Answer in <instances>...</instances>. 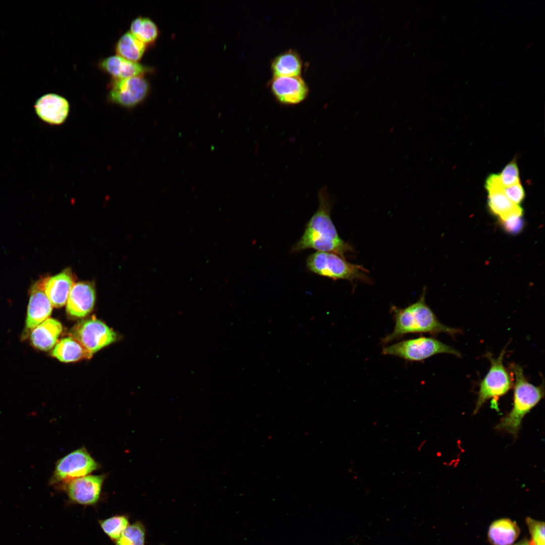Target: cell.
I'll list each match as a JSON object with an SVG mask.
<instances>
[{
	"mask_svg": "<svg viewBox=\"0 0 545 545\" xmlns=\"http://www.w3.org/2000/svg\"><path fill=\"white\" fill-rule=\"evenodd\" d=\"M95 300L94 287L91 283L80 282L75 284L70 292L66 310L71 316L83 317L92 310Z\"/></svg>",
	"mask_w": 545,
	"mask_h": 545,
	"instance_id": "9a60e30c",
	"label": "cell"
},
{
	"mask_svg": "<svg viewBox=\"0 0 545 545\" xmlns=\"http://www.w3.org/2000/svg\"><path fill=\"white\" fill-rule=\"evenodd\" d=\"M520 529L515 521L502 518L489 526L488 539L493 545H511L518 537Z\"/></svg>",
	"mask_w": 545,
	"mask_h": 545,
	"instance_id": "d6986e66",
	"label": "cell"
},
{
	"mask_svg": "<svg viewBox=\"0 0 545 545\" xmlns=\"http://www.w3.org/2000/svg\"><path fill=\"white\" fill-rule=\"evenodd\" d=\"M107 100L126 109L134 108L147 96L150 89L143 75L125 79H113L110 84Z\"/></svg>",
	"mask_w": 545,
	"mask_h": 545,
	"instance_id": "ba28073f",
	"label": "cell"
},
{
	"mask_svg": "<svg viewBox=\"0 0 545 545\" xmlns=\"http://www.w3.org/2000/svg\"><path fill=\"white\" fill-rule=\"evenodd\" d=\"M34 110L39 118L50 125H60L67 120L70 111L68 101L64 97L48 93L36 101Z\"/></svg>",
	"mask_w": 545,
	"mask_h": 545,
	"instance_id": "5bb4252c",
	"label": "cell"
},
{
	"mask_svg": "<svg viewBox=\"0 0 545 545\" xmlns=\"http://www.w3.org/2000/svg\"><path fill=\"white\" fill-rule=\"evenodd\" d=\"M75 280L69 268L53 276L47 277L44 291L52 306L60 308L67 303Z\"/></svg>",
	"mask_w": 545,
	"mask_h": 545,
	"instance_id": "2e32d148",
	"label": "cell"
},
{
	"mask_svg": "<svg viewBox=\"0 0 545 545\" xmlns=\"http://www.w3.org/2000/svg\"><path fill=\"white\" fill-rule=\"evenodd\" d=\"M71 336L92 354L117 339L116 334L111 329L93 317L76 324Z\"/></svg>",
	"mask_w": 545,
	"mask_h": 545,
	"instance_id": "9c48e42d",
	"label": "cell"
},
{
	"mask_svg": "<svg viewBox=\"0 0 545 545\" xmlns=\"http://www.w3.org/2000/svg\"><path fill=\"white\" fill-rule=\"evenodd\" d=\"M98 66L113 79H125L143 75L151 69L138 62L131 61L118 55L111 56L101 60Z\"/></svg>",
	"mask_w": 545,
	"mask_h": 545,
	"instance_id": "e0dca14e",
	"label": "cell"
},
{
	"mask_svg": "<svg viewBox=\"0 0 545 545\" xmlns=\"http://www.w3.org/2000/svg\"><path fill=\"white\" fill-rule=\"evenodd\" d=\"M302 69L301 57L292 49L279 54L271 63V70L274 77L299 76Z\"/></svg>",
	"mask_w": 545,
	"mask_h": 545,
	"instance_id": "44dd1931",
	"label": "cell"
},
{
	"mask_svg": "<svg viewBox=\"0 0 545 545\" xmlns=\"http://www.w3.org/2000/svg\"><path fill=\"white\" fill-rule=\"evenodd\" d=\"M485 188L488 193L490 211L502 221L514 215H522L523 209L506 196L498 174H490L486 179Z\"/></svg>",
	"mask_w": 545,
	"mask_h": 545,
	"instance_id": "8fae6325",
	"label": "cell"
},
{
	"mask_svg": "<svg viewBox=\"0 0 545 545\" xmlns=\"http://www.w3.org/2000/svg\"><path fill=\"white\" fill-rule=\"evenodd\" d=\"M270 90L279 103L295 105L304 100L309 93L308 87L300 76L274 77Z\"/></svg>",
	"mask_w": 545,
	"mask_h": 545,
	"instance_id": "7c38bea8",
	"label": "cell"
},
{
	"mask_svg": "<svg viewBox=\"0 0 545 545\" xmlns=\"http://www.w3.org/2000/svg\"><path fill=\"white\" fill-rule=\"evenodd\" d=\"M526 522L532 537L530 545H545L544 522L527 517Z\"/></svg>",
	"mask_w": 545,
	"mask_h": 545,
	"instance_id": "484cf974",
	"label": "cell"
},
{
	"mask_svg": "<svg viewBox=\"0 0 545 545\" xmlns=\"http://www.w3.org/2000/svg\"><path fill=\"white\" fill-rule=\"evenodd\" d=\"M384 355L393 356L408 362H421L439 354H452L461 357V353L433 337L420 336L403 340L395 343L384 346L382 350Z\"/></svg>",
	"mask_w": 545,
	"mask_h": 545,
	"instance_id": "5b68a950",
	"label": "cell"
},
{
	"mask_svg": "<svg viewBox=\"0 0 545 545\" xmlns=\"http://www.w3.org/2000/svg\"><path fill=\"white\" fill-rule=\"evenodd\" d=\"M318 196V208L307 223L300 239L292 246L291 252L313 249L320 252H333L344 257L346 253L352 251V248L339 236L332 220V201L326 187L319 190Z\"/></svg>",
	"mask_w": 545,
	"mask_h": 545,
	"instance_id": "6da1fadb",
	"label": "cell"
},
{
	"mask_svg": "<svg viewBox=\"0 0 545 545\" xmlns=\"http://www.w3.org/2000/svg\"><path fill=\"white\" fill-rule=\"evenodd\" d=\"M104 477L103 475H86L72 479L63 487L69 499L81 505H92L98 500Z\"/></svg>",
	"mask_w": 545,
	"mask_h": 545,
	"instance_id": "4fadbf2b",
	"label": "cell"
},
{
	"mask_svg": "<svg viewBox=\"0 0 545 545\" xmlns=\"http://www.w3.org/2000/svg\"><path fill=\"white\" fill-rule=\"evenodd\" d=\"M499 176L504 187L520 182L519 169L515 159L506 166Z\"/></svg>",
	"mask_w": 545,
	"mask_h": 545,
	"instance_id": "4316f807",
	"label": "cell"
},
{
	"mask_svg": "<svg viewBox=\"0 0 545 545\" xmlns=\"http://www.w3.org/2000/svg\"><path fill=\"white\" fill-rule=\"evenodd\" d=\"M390 312L394 326L393 331L381 339L380 343L384 345L401 339L408 334L435 335L446 333L454 336L462 332L459 329L448 326L439 320L425 302V290L416 302L404 308L392 306Z\"/></svg>",
	"mask_w": 545,
	"mask_h": 545,
	"instance_id": "7a4b0ae2",
	"label": "cell"
},
{
	"mask_svg": "<svg viewBox=\"0 0 545 545\" xmlns=\"http://www.w3.org/2000/svg\"><path fill=\"white\" fill-rule=\"evenodd\" d=\"M52 355L63 362L90 359L92 354L72 336L62 339L56 345Z\"/></svg>",
	"mask_w": 545,
	"mask_h": 545,
	"instance_id": "ffe728a7",
	"label": "cell"
},
{
	"mask_svg": "<svg viewBox=\"0 0 545 545\" xmlns=\"http://www.w3.org/2000/svg\"><path fill=\"white\" fill-rule=\"evenodd\" d=\"M425 443V440H424V441H422L419 444V445L417 447V450L418 452H420L421 451V449H422L423 446L424 445Z\"/></svg>",
	"mask_w": 545,
	"mask_h": 545,
	"instance_id": "4dcf8cb0",
	"label": "cell"
},
{
	"mask_svg": "<svg viewBox=\"0 0 545 545\" xmlns=\"http://www.w3.org/2000/svg\"><path fill=\"white\" fill-rule=\"evenodd\" d=\"M376 424H377V423L375 421L372 423V425H373L374 426H375Z\"/></svg>",
	"mask_w": 545,
	"mask_h": 545,
	"instance_id": "1f68e13d",
	"label": "cell"
},
{
	"mask_svg": "<svg viewBox=\"0 0 545 545\" xmlns=\"http://www.w3.org/2000/svg\"><path fill=\"white\" fill-rule=\"evenodd\" d=\"M130 32L146 45L153 43L159 34L155 23L150 18L142 16H139L132 21Z\"/></svg>",
	"mask_w": 545,
	"mask_h": 545,
	"instance_id": "603a6c76",
	"label": "cell"
},
{
	"mask_svg": "<svg viewBox=\"0 0 545 545\" xmlns=\"http://www.w3.org/2000/svg\"><path fill=\"white\" fill-rule=\"evenodd\" d=\"M129 525L128 520L124 516H116L100 522L104 532L112 539L117 540Z\"/></svg>",
	"mask_w": 545,
	"mask_h": 545,
	"instance_id": "d4e9b609",
	"label": "cell"
},
{
	"mask_svg": "<svg viewBox=\"0 0 545 545\" xmlns=\"http://www.w3.org/2000/svg\"><path fill=\"white\" fill-rule=\"evenodd\" d=\"M511 368L515 380L513 407L510 412L502 418L496 429L516 437L523 417L543 397L544 386L543 384L536 386L530 383L520 365L513 363Z\"/></svg>",
	"mask_w": 545,
	"mask_h": 545,
	"instance_id": "3957f363",
	"label": "cell"
},
{
	"mask_svg": "<svg viewBox=\"0 0 545 545\" xmlns=\"http://www.w3.org/2000/svg\"><path fill=\"white\" fill-rule=\"evenodd\" d=\"M145 531L139 523H135L128 527L117 539L116 545H144Z\"/></svg>",
	"mask_w": 545,
	"mask_h": 545,
	"instance_id": "cb8c5ba5",
	"label": "cell"
},
{
	"mask_svg": "<svg viewBox=\"0 0 545 545\" xmlns=\"http://www.w3.org/2000/svg\"><path fill=\"white\" fill-rule=\"evenodd\" d=\"M146 45L131 33L127 32L118 40L115 46L117 55L126 60L137 62L142 57Z\"/></svg>",
	"mask_w": 545,
	"mask_h": 545,
	"instance_id": "7402d4cb",
	"label": "cell"
},
{
	"mask_svg": "<svg viewBox=\"0 0 545 545\" xmlns=\"http://www.w3.org/2000/svg\"><path fill=\"white\" fill-rule=\"evenodd\" d=\"M309 270L334 280H360L367 282V270L363 266L348 262L344 257L328 252H315L306 261Z\"/></svg>",
	"mask_w": 545,
	"mask_h": 545,
	"instance_id": "277c9868",
	"label": "cell"
},
{
	"mask_svg": "<svg viewBox=\"0 0 545 545\" xmlns=\"http://www.w3.org/2000/svg\"><path fill=\"white\" fill-rule=\"evenodd\" d=\"M62 331V325L58 320L47 318L31 332L30 343L36 349L49 350L56 345Z\"/></svg>",
	"mask_w": 545,
	"mask_h": 545,
	"instance_id": "ac0fdd59",
	"label": "cell"
},
{
	"mask_svg": "<svg viewBox=\"0 0 545 545\" xmlns=\"http://www.w3.org/2000/svg\"><path fill=\"white\" fill-rule=\"evenodd\" d=\"M514 545H530L529 541L524 539Z\"/></svg>",
	"mask_w": 545,
	"mask_h": 545,
	"instance_id": "f546056e",
	"label": "cell"
},
{
	"mask_svg": "<svg viewBox=\"0 0 545 545\" xmlns=\"http://www.w3.org/2000/svg\"><path fill=\"white\" fill-rule=\"evenodd\" d=\"M506 348L495 358L490 353L485 354L490 366L485 377L481 381L478 398L474 412L476 413L489 399H498L506 394L512 388V377L503 364Z\"/></svg>",
	"mask_w": 545,
	"mask_h": 545,
	"instance_id": "8992f818",
	"label": "cell"
},
{
	"mask_svg": "<svg viewBox=\"0 0 545 545\" xmlns=\"http://www.w3.org/2000/svg\"><path fill=\"white\" fill-rule=\"evenodd\" d=\"M503 191L513 203L519 205L524 199L525 191L520 182L508 187H504Z\"/></svg>",
	"mask_w": 545,
	"mask_h": 545,
	"instance_id": "83f0119b",
	"label": "cell"
},
{
	"mask_svg": "<svg viewBox=\"0 0 545 545\" xmlns=\"http://www.w3.org/2000/svg\"><path fill=\"white\" fill-rule=\"evenodd\" d=\"M98 468V463L86 449L80 448L58 461L49 483L63 485L72 479L87 475Z\"/></svg>",
	"mask_w": 545,
	"mask_h": 545,
	"instance_id": "52a82bcc",
	"label": "cell"
},
{
	"mask_svg": "<svg viewBox=\"0 0 545 545\" xmlns=\"http://www.w3.org/2000/svg\"><path fill=\"white\" fill-rule=\"evenodd\" d=\"M500 222L505 230L512 234L520 232L524 225L522 215L512 216Z\"/></svg>",
	"mask_w": 545,
	"mask_h": 545,
	"instance_id": "f1b7e54d",
	"label": "cell"
},
{
	"mask_svg": "<svg viewBox=\"0 0 545 545\" xmlns=\"http://www.w3.org/2000/svg\"><path fill=\"white\" fill-rule=\"evenodd\" d=\"M47 277L37 280L29 290V300L24 338L29 336L31 332L48 318L51 313L52 306L44 291Z\"/></svg>",
	"mask_w": 545,
	"mask_h": 545,
	"instance_id": "30bf717a",
	"label": "cell"
}]
</instances>
